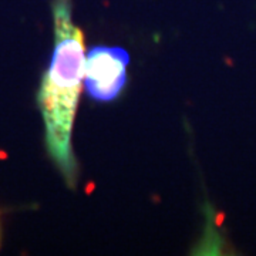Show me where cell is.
Listing matches in <instances>:
<instances>
[{
  "mask_svg": "<svg viewBox=\"0 0 256 256\" xmlns=\"http://www.w3.org/2000/svg\"><path fill=\"white\" fill-rule=\"evenodd\" d=\"M53 18L54 50L37 102L44 121L47 151L67 184L73 186L77 162L72 150V128L86 67L84 40L82 30L73 23L70 0L53 2Z\"/></svg>",
  "mask_w": 256,
  "mask_h": 256,
  "instance_id": "1",
  "label": "cell"
},
{
  "mask_svg": "<svg viewBox=\"0 0 256 256\" xmlns=\"http://www.w3.org/2000/svg\"><path fill=\"white\" fill-rule=\"evenodd\" d=\"M128 63L130 54L121 47H92L84 67L87 94L102 102L116 100L127 82Z\"/></svg>",
  "mask_w": 256,
  "mask_h": 256,
  "instance_id": "2",
  "label": "cell"
}]
</instances>
